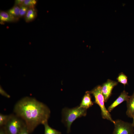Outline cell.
Listing matches in <instances>:
<instances>
[{"instance_id":"1","label":"cell","mask_w":134,"mask_h":134,"mask_svg":"<svg viewBox=\"0 0 134 134\" xmlns=\"http://www.w3.org/2000/svg\"><path fill=\"white\" fill-rule=\"evenodd\" d=\"M15 115L24 122L29 133H32L39 125L48 122L51 111L44 103L29 97L23 98L15 104L13 109Z\"/></svg>"},{"instance_id":"2","label":"cell","mask_w":134,"mask_h":134,"mask_svg":"<svg viewBox=\"0 0 134 134\" xmlns=\"http://www.w3.org/2000/svg\"><path fill=\"white\" fill-rule=\"evenodd\" d=\"M87 109L77 106L72 108H63L62 111V121L67 129V133L70 132V128L73 122L77 119L87 115Z\"/></svg>"},{"instance_id":"3","label":"cell","mask_w":134,"mask_h":134,"mask_svg":"<svg viewBox=\"0 0 134 134\" xmlns=\"http://www.w3.org/2000/svg\"><path fill=\"white\" fill-rule=\"evenodd\" d=\"M89 92L94 97V103L98 105L100 108L102 118L107 120L114 124L115 121L113 119L110 112L105 106L104 99L102 93L101 86L98 85Z\"/></svg>"},{"instance_id":"4","label":"cell","mask_w":134,"mask_h":134,"mask_svg":"<svg viewBox=\"0 0 134 134\" xmlns=\"http://www.w3.org/2000/svg\"><path fill=\"white\" fill-rule=\"evenodd\" d=\"M3 127L7 134H19L26 126L20 118L15 114H12L7 123Z\"/></svg>"},{"instance_id":"5","label":"cell","mask_w":134,"mask_h":134,"mask_svg":"<svg viewBox=\"0 0 134 134\" xmlns=\"http://www.w3.org/2000/svg\"><path fill=\"white\" fill-rule=\"evenodd\" d=\"M114 128L112 134H134L132 124L120 119L115 121Z\"/></svg>"},{"instance_id":"6","label":"cell","mask_w":134,"mask_h":134,"mask_svg":"<svg viewBox=\"0 0 134 134\" xmlns=\"http://www.w3.org/2000/svg\"><path fill=\"white\" fill-rule=\"evenodd\" d=\"M118 84L117 82L108 79L101 86L102 93L105 102L107 101L111 96L113 89Z\"/></svg>"},{"instance_id":"7","label":"cell","mask_w":134,"mask_h":134,"mask_svg":"<svg viewBox=\"0 0 134 134\" xmlns=\"http://www.w3.org/2000/svg\"><path fill=\"white\" fill-rule=\"evenodd\" d=\"M128 93L125 90L123 91L118 98L108 107L107 110L110 112L114 108L123 102L127 101L130 97Z\"/></svg>"},{"instance_id":"8","label":"cell","mask_w":134,"mask_h":134,"mask_svg":"<svg viewBox=\"0 0 134 134\" xmlns=\"http://www.w3.org/2000/svg\"><path fill=\"white\" fill-rule=\"evenodd\" d=\"M91 94L89 91L86 92L79 105L80 107L87 109L93 105L94 102L92 100Z\"/></svg>"},{"instance_id":"9","label":"cell","mask_w":134,"mask_h":134,"mask_svg":"<svg viewBox=\"0 0 134 134\" xmlns=\"http://www.w3.org/2000/svg\"><path fill=\"white\" fill-rule=\"evenodd\" d=\"M127 102L126 115L129 117H134V91Z\"/></svg>"},{"instance_id":"10","label":"cell","mask_w":134,"mask_h":134,"mask_svg":"<svg viewBox=\"0 0 134 134\" xmlns=\"http://www.w3.org/2000/svg\"><path fill=\"white\" fill-rule=\"evenodd\" d=\"M36 16V11L34 8H29L25 16V20L27 22H31L34 20Z\"/></svg>"},{"instance_id":"11","label":"cell","mask_w":134,"mask_h":134,"mask_svg":"<svg viewBox=\"0 0 134 134\" xmlns=\"http://www.w3.org/2000/svg\"><path fill=\"white\" fill-rule=\"evenodd\" d=\"M15 18L10 15L7 12L1 11L0 13V21L2 22H13Z\"/></svg>"},{"instance_id":"12","label":"cell","mask_w":134,"mask_h":134,"mask_svg":"<svg viewBox=\"0 0 134 134\" xmlns=\"http://www.w3.org/2000/svg\"><path fill=\"white\" fill-rule=\"evenodd\" d=\"M43 125L44 127V134H61V132L52 128L48 125V122L45 123Z\"/></svg>"},{"instance_id":"13","label":"cell","mask_w":134,"mask_h":134,"mask_svg":"<svg viewBox=\"0 0 134 134\" xmlns=\"http://www.w3.org/2000/svg\"><path fill=\"white\" fill-rule=\"evenodd\" d=\"M19 10L20 7L15 5L7 12L12 17L16 18L18 17H19Z\"/></svg>"},{"instance_id":"14","label":"cell","mask_w":134,"mask_h":134,"mask_svg":"<svg viewBox=\"0 0 134 134\" xmlns=\"http://www.w3.org/2000/svg\"><path fill=\"white\" fill-rule=\"evenodd\" d=\"M117 80L118 82L123 84L124 86L128 84L127 77L123 72H121L119 74Z\"/></svg>"},{"instance_id":"15","label":"cell","mask_w":134,"mask_h":134,"mask_svg":"<svg viewBox=\"0 0 134 134\" xmlns=\"http://www.w3.org/2000/svg\"><path fill=\"white\" fill-rule=\"evenodd\" d=\"M12 114L9 115L0 114V127H3L6 125L10 119Z\"/></svg>"},{"instance_id":"16","label":"cell","mask_w":134,"mask_h":134,"mask_svg":"<svg viewBox=\"0 0 134 134\" xmlns=\"http://www.w3.org/2000/svg\"><path fill=\"white\" fill-rule=\"evenodd\" d=\"M37 3V1L35 0H25L23 5L29 8H34Z\"/></svg>"},{"instance_id":"17","label":"cell","mask_w":134,"mask_h":134,"mask_svg":"<svg viewBox=\"0 0 134 134\" xmlns=\"http://www.w3.org/2000/svg\"><path fill=\"white\" fill-rule=\"evenodd\" d=\"M29 8L23 5L20 7L19 17H22L25 16Z\"/></svg>"},{"instance_id":"18","label":"cell","mask_w":134,"mask_h":134,"mask_svg":"<svg viewBox=\"0 0 134 134\" xmlns=\"http://www.w3.org/2000/svg\"><path fill=\"white\" fill-rule=\"evenodd\" d=\"M25 0H16L15 1V5H17L19 7L23 5Z\"/></svg>"},{"instance_id":"19","label":"cell","mask_w":134,"mask_h":134,"mask_svg":"<svg viewBox=\"0 0 134 134\" xmlns=\"http://www.w3.org/2000/svg\"><path fill=\"white\" fill-rule=\"evenodd\" d=\"M0 93L1 95L7 98H9L10 97L9 95H8L1 87L0 88Z\"/></svg>"},{"instance_id":"20","label":"cell","mask_w":134,"mask_h":134,"mask_svg":"<svg viewBox=\"0 0 134 134\" xmlns=\"http://www.w3.org/2000/svg\"><path fill=\"white\" fill-rule=\"evenodd\" d=\"M29 134L27 130L26 127H25L22 130L19 134Z\"/></svg>"},{"instance_id":"21","label":"cell","mask_w":134,"mask_h":134,"mask_svg":"<svg viewBox=\"0 0 134 134\" xmlns=\"http://www.w3.org/2000/svg\"><path fill=\"white\" fill-rule=\"evenodd\" d=\"M0 134H7L3 127H0Z\"/></svg>"},{"instance_id":"22","label":"cell","mask_w":134,"mask_h":134,"mask_svg":"<svg viewBox=\"0 0 134 134\" xmlns=\"http://www.w3.org/2000/svg\"><path fill=\"white\" fill-rule=\"evenodd\" d=\"M133 118V122L132 123L134 128V117Z\"/></svg>"}]
</instances>
